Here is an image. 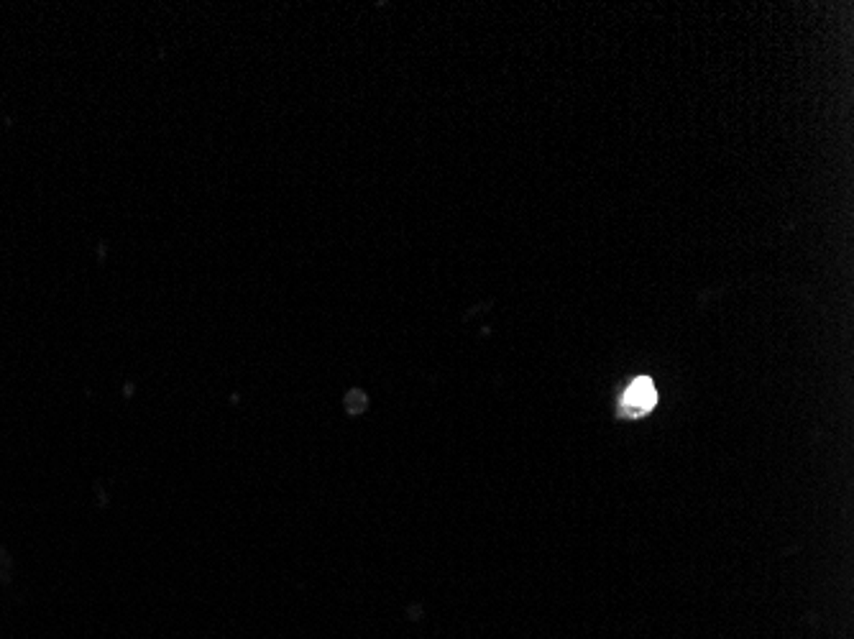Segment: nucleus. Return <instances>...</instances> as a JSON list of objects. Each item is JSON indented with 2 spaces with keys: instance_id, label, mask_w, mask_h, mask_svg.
Masks as SVG:
<instances>
[{
  "instance_id": "f257e3e1",
  "label": "nucleus",
  "mask_w": 854,
  "mask_h": 639,
  "mask_svg": "<svg viewBox=\"0 0 854 639\" xmlns=\"http://www.w3.org/2000/svg\"><path fill=\"white\" fill-rule=\"evenodd\" d=\"M655 405H658L655 384H652L647 376H639L627 386L624 397H622V414H624V417H642V414H647Z\"/></svg>"
}]
</instances>
